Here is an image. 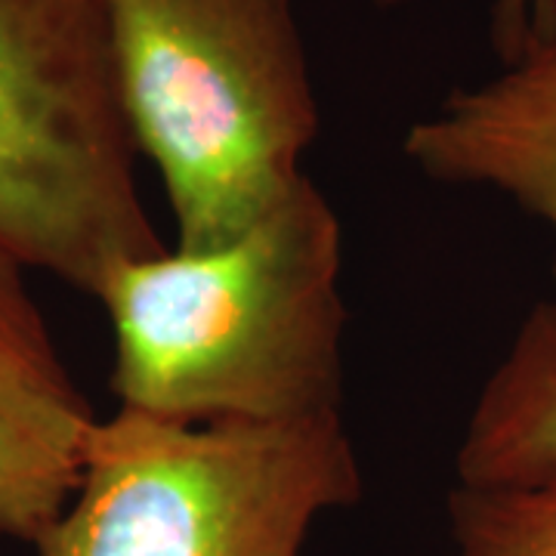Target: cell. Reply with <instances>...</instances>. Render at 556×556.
Masks as SVG:
<instances>
[{
  "mask_svg": "<svg viewBox=\"0 0 556 556\" xmlns=\"http://www.w3.org/2000/svg\"><path fill=\"white\" fill-rule=\"evenodd\" d=\"M378 7H402L408 0H375ZM556 40V0H495L492 47L504 65L522 53Z\"/></svg>",
  "mask_w": 556,
  "mask_h": 556,
  "instance_id": "9",
  "label": "cell"
},
{
  "mask_svg": "<svg viewBox=\"0 0 556 556\" xmlns=\"http://www.w3.org/2000/svg\"><path fill=\"white\" fill-rule=\"evenodd\" d=\"M118 93L186 251L239 239L285 199L318 134L291 0H109Z\"/></svg>",
  "mask_w": 556,
  "mask_h": 556,
  "instance_id": "2",
  "label": "cell"
},
{
  "mask_svg": "<svg viewBox=\"0 0 556 556\" xmlns=\"http://www.w3.org/2000/svg\"><path fill=\"white\" fill-rule=\"evenodd\" d=\"M365 495L343 412L177 424L118 408L38 556H303L318 517Z\"/></svg>",
  "mask_w": 556,
  "mask_h": 556,
  "instance_id": "3",
  "label": "cell"
},
{
  "mask_svg": "<svg viewBox=\"0 0 556 556\" xmlns=\"http://www.w3.org/2000/svg\"><path fill=\"white\" fill-rule=\"evenodd\" d=\"M97 424L31 298L28 266L0 248V538L35 547L60 519Z\"/></svg>",
  "mask_w": 556,
  "mask_h": 556,
  "instance_id": "5",
  "label": "cell"
},
{
  "mask_svg": "<svg viewBox=\"0 0 556 556\" xmlns=\"http://www.w3.org/2000/svg\"><path fill=\"white\" fill-rule=\"evenodd\" d=\"M109 0H0V248L97 298L164 251L137 182Z\"/></svg>",
  "mask_w": 556,
  "mask_h": 556,
  "instance_id": "4",
  "label": "cell"
},
{
  "mask_svg": "<svg viewBox=\"0 0 556 556\" xmlns=\"http://www.w3.org/2000/svg\"><path fill=\"white\" fill-rule=\"evenodd\" d=\"M343 226L303 177L239 239L164 248L102 278L118 408L214 420H298L343 405Z\"/></svg>",
  "mask_w": 556,
  "mask_h": 556,
  "instance_id": "1",
  "label": "cell"
},
{
  "mask_svg": "<svg viewBox=\"0 0 556 556\" xmlns=\"http://www.w3.org/2000/svg\"><path fill=\"white\" fill-rule=\"evenodd\" d=\"M457 482L501 485L556 467V300H541L479 390L457 445Z\"/></svg>",
  "mask_w": 556,
  "mask_h": 556,
  "instance_id": "7",
  "label": "cell"
},
{
  "mask_svg": "<svg viewBox=\"0 0 556 556\" xmlns=\"http://www.w3.org/2000/svg\"><path fill=\"white\" fill-rule=\"evenodd\" d=\"M402 149L427 177L504 192L556 239V40L452 93L433 118L412 124Z\"/></svg>",
  "mask_w": 556,
  "mask_h": 556,
  "instance_id": "6",
  "label": "cell"
},
{
  "mask_svg": "<svg viewBox=\"0 0 556 556\" xmlns=\"http://www.w3.org/2000/svg\"><path fill=\"white\" fill-rule=\"evenodd\" d=\"M448 529L452 556H556V467L522 482H457Z\"/></svg>",
  "mask_w": 556,
  "mask_h": 556,
  "instance_id": "8",
  "label": "cell"
}]
</instances>
